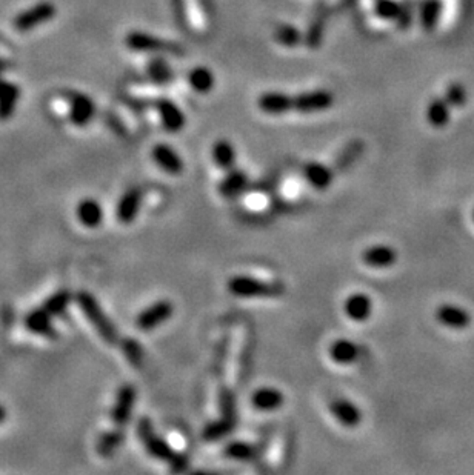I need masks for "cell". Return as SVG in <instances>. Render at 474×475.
<instances>
[{
    "label": "cell",
    "instance_id": "6da1fadb",
    "mask_svg": "<svg viewBox=\"0 0 474 475\" xmlns=\"http://www.w3.org/2000/svg\"><path fill=\"white\" fill-rule=\"evenodd\" d=\"M76 302L79 308L82 309L83 316L87 317V320L95 326V329L100 337L106 341L108 345H118L119 343V331L116 328L114 323L110 320V317L106 316L105 311L100 306V303L96 300V297L88 291H81L76 295Z\"/></svg>",
    "mask_w": 474,
    "mask_h": 475
},
{
    "label": "cell",
    "instance_id": "f546056e",
    "mask_svg": "<svg viewBox=\"0 0 474 475\" xmlns=\"http://www.w3.org/2000/svg\"><path fill=\"white\" fill-rule=\"evenodd\" d=\"M125 440V432L120 430V426L118 430L106 431L104 434H100V437L96 443V449L100 457H111L116 451L120 448V445Z\"/></svg>",
    "mask_w": 474,
    "mask_h": 475
},
{
    "label": "cell",
    "instance_id": "7402d4cb",
    "mask_svg": "<svg viewBox=\"0 0 474 475\" xmlns=\"http://www.w3.org/2000/svg\"><path fill=\"white\" fill-rule=\"evenodd\" d=\"M77 219L87 228H97L104 222V208L95 199H83L76 209Z\"/></svg>",
    "mask_w": 474,
    "mask_h": 475
},
{
    "label": "cell",
    "instance_id": "ac0fdd59",
    "mask_svg": "<svg viewBox=\"0 0 474 475\" xmlns=\"http://www.w3.org/2000/svg\"><path fill=\"white\" fill-rule=\"evenodd\" d=\"M330 411L337 422L345 427H356L361 423L362 412L353 402L347 399H336L330 403Z\"/></svg>",
    "mask_w": 474,
    "mask_h": 475
},
{
    "label": "cell",
    "instance_id": "52a82bcc",
    "mask_svg": "<svg viewBox=\"0 0 474 475\" xmlns=\"http://www.w3.org/2000/svg\"><path fill=\"white\" fill-rule=\"evenodd\" d=\"M174 313V306L169 300H158L145 308L136 318V326L144 332L156 329L162 323L168 322Z\"/></svg>",
    "mask_w": 474,
    "mask_h": 475
},
{
    "label": "cell",
    "instance_id": "74e56055",
    "mask_svg": "<svg viewBox=\"0 0 474 475\" xmlns=\"http://www.w3.org/2000/svg\"><path fill=\"white\" fill-rule=\"evenodd\" d=\"M274 38L284 46H296L300 42V33L291 25H282L277 28Z\"/></svg>",
    "mask_w": 474,
    "mask_h": 475
},
{
    "label": "cell",
    "instance_id": "8992f818",
    "mask_svg": "<svg viewBox=\"0 0 474 475\" xmlns=\"http://www.w3.org/2000/svg\"><path fill=\"white\" fill-rule=\"evenodd\" d=\"M334 105V96L328 90L319 88L299 92L294 96V111L300 114H317L328 111Z\"/></svg>",
    "mask_w": 474,
    "mask_h": 475
},
{
    "label": "cell",
    "instance_id": "60d3db41",
    "mask_svg": "<svg viewBox=\"0 0 474 475\" xmlns=\"http://www.w3.org/2000/svg\"><path fill=\"white\" fill-rule=\"evenodd\" d=\"M473 222H474V209H473Z\"/></svg>",
    "mask_w": 474,
    "mask_h": 475
},
{
    "label": "cell",
    "instance_id": "d590c367",
    "mask_svg": "<svg viewBox=\"0 0 474 475\" xmlns=\"http://www.w3.org/2000/svg\"><path fill=\"white\" fill-rule=\"evenodd\" d=\"M148 74L153 79V82H156V83H168L171 79H173V71H171L169 65L160 57L153 59L150 62Z\"/></svg>",
    "mask_w": 474,
    "mask_h": 475
},
{
    "label": "cell",
    "instance_id": "603a6c76",
    "mask_svg": "<svg viewBox=\"0 0 474 475\" xmlns=\"http://www.w3.org/2000/svg\"><path fill=\"white\" fill-rule=\"evenodd\" d=\"M304 176L307 182L316 190H326L333 183L334 173L330 166L319 162H308L304 166Z\"/></svg>",
    "mask_w": 474,
    "mask_h": 475
},
{
    "label": "cell",
    "instance_id": "7c38bea8",
    "mask_svg": "<svg viewBox=\"0 0 474 475\" xmlns=\"http://www.w3.org/2000/svg\"><path fill=\"white\" fill-rule=\"evenodd\" d=\"M144 200V191L141 188H130L128 191L123 192V196L120 197L118 208H116V215L120 223L130 225L136 220V217L141 211Z\"/></svg>",
    "mask_w": 474,
    "mask_h": 475
},
{
    "label": "cell",
    "instance_id": "836d02e7",
    "mask_svg": "<svg viewBox=\"0 0 474 475\" xmlns=\"http://www.w3.org/2000/svg\"><path fill=\"white\" fill-rule=\"evenodd\" d=\"M122 351L123 355H125L127 360L134 366V368H142L144 364V348L142 345L139 343V341L133 337H128V339H123L122 340Z\"/></svg>",
    "mask_w": 474,
    "mask_h": 475
},
{
    "label": "cell",
    "instance_id": "d6a6232c",
    "mask_svg": "<svg viewBox=\"0 0 474 475\" xmlns=\"http://www.w3.org/2000/svg\"><path fill=\"white\" fill-rule=\"evenodd\" d=\"M372 11H375L376 17L382 19V20H399L400 15L403 13V6L400 3L396 2V0H376L375 8H372Z\"/></svg>",
    "mask_w": 474,
    "mask_h": 475
},
{
    "label": "cell",
    "instance_id": "f1b7e54d",
    "mask_svg": "<svg viewBox=\"0 0 474 475\" xmlns=\"http://www.w3.org/2000/svg\"><path fill=\"white\" fill-rule=\"evenodd\" d=\"M262 454V448L258 445H251L246 441H231L230 445L225 448V455L231 460H240V462H251L256 460Z\"/></svg>",
    "mask_w": 474,
    "mask_h": 475
},
{
    "label": "cell",
    "instance_id": "5bb4252c",
    "mask_svg": "<svg viewBox=\"0 0 474 475\" xmlns=\"http://www.w3.org/2000/svg\"><path fill=\"white\" fill-rule=\"evenodd\" d=\"M436 318L440 325L447 326L449 329L462 331L467 329L471 323V314L467 309L456 305H440L436 311Z\"/></svg>",
    "mask_w": 474,
    "mask_h": 475
},
{
    "label": "cell",
    "instance_id": "83f0119b",
    "mask_svg": "<svg viewBox=\"0 0 474 475\" xmlns=\"http://www.w3.org/2000/svg\"><path fill=\"white\" fill-rule=\"evenodd\" d=\"M20 91L14 83L0 80V120H8L19 102Z\"/></svg>",
    "mask_w": 474,
    "mask_h": 475
},
{
    "label": "cell",
    "instance_id": "d4e9b609",
    "mask_svg": "<svg viewBox=\"0 0 474 475\" xmlns=\"http://www.w3.org/2000/svg\"><path fill=\"white\" fill-rule=\"evenodd\" d=\"M359 346H357L354 341L347 340V339H339L331 343L328 354L331 357V360L337 364L347 366L354 363L357 358H359Z\"/></svg>",
    "mask_w": 474,
    "mask_h": 475
},
{
    "label": "cell",
    "instance_id": "9c48e42d",
    "mask_svg": "<svg viewBox=\"0 0 474 475\" xmlns=\"http://www.w3.org/2000/svg\"><path fill=\"white\" fill-rule=\"evenodd\" d=\"M136 388L133 385H123L116 395V402L111 409V420L118 426H125L133 417L136 404Z\"/></svg>",
    "mask_w": 474,
    "mask_h": 475
},
{
    "label": "cell",
    "instance_id": "2e32d148",
    "mask_svg": "<svg viewBox=\"0 0 474 475\" xmlns=\"http://www.w3.org/2000/svg\"><path fill=\"white\" fill-rule=\"evenodd\" d=\"M25 328L29 332L37 334V336H42L46 339L57 337V331L53 325V316L46 313L42 306L29 311L25 316Z\"/></svg>",
    "mask_w": 474,
    "mask_h": 475
},
{
    "label": "cell",
    "instance_id": "5b68a950",
    "mask_svg": "<svg viewBox=\"0 0 474 475\" xmlns=\"http://www.w3.org/2000/svg\"><path fill=\"white\" fill-rule=\"evenodd\" d=\"M57 8L51 2H39L31 8H27L25 11L19 13L13 20L14 29H18L19 33H27V31L34 29L41 25H45L50 20L56 17Z\"/></svg>",
    "mask_w": 474,
    "mask_h": 475
},
{
    "label": "cell",
    "instance_id": "1f68e13d",
    "mask_svg": "<svg viewBox=\"0 0 474 475\" xmlns=\"http://www.w3.org/2000/svg\"><path fill=\"white\" fill-rule=\"evenodd\" d=\"M236 425L237 422H232V420L221 417L219 420H216V422H211L205 426L204 432H202V437H204L207 441H217L223 437H227L228 434L235 431Z\"/></svg>",
    "mask_w": 474,
    "mask_h": 475
},
{
    "label": "cell",
    "instance_id": "cb8c5ba5",
    "mask_svg": "<svg viewBox=\"0 0 474 475\" xmlns=\"http://www.w3.org/2000/svg\"><path fill=\"white\" fill-rule=\"evenodd\" d=\"M246 185H248V176L245 171L232 168L227 171V176H225V178L221 182L219 192H221V196L225 199H235L246 188Z\"/></svg>",
    "mask_w": 474,
    "mask_h": 475
},
{
    "label": "cell",
    "instance_id": "f35d334b",
    "mask_svg": "<svg viewBox=\"0 0 474 475\" xmlns=\"http://www.w3.org/2000/svg\"><path fill=\"white\" fill-rule=\"evenodd\" d=\"M168 465H169L171 471H174V472H183L186 468H188V458H186L185 454L177 453L176 457H174L173 460H171Z\"/></svg>",
    "mask_w": 474,
    "mask_h": 475
},
{
    "label": "cell",
    "instance_id": "ab89813d",
    "mask_svg": "<svg viewBox=\"0 0 474 475\" xmlns=\"http://www.w3.org/2000/svg\"><path fill=\"white\" fill-rule=\"evenodd\" d=\"M5 418H6V409L2 406V404H0V423H2Z\"/></svg>",
    "mask_w": 474,
    "mask_h": 475
},
{
    "label": "cell",
    "instance_id": "4dcf8cb0",
    "mask_svg": "<svg viewBox=\"0 0 474 475\" xmlns=\"http://www.w3.org/2000/svg\"><path fill=\"white\" fill-rule=\"evenodd\" d=\"M73 300V295L68 290H60L57 292H54L50 295L48 299L43 302L42 308L53 317H60L65 314V311L68 309L69 303Z\"/></svg>",
    "mask_w": 474,
    "mask_h": 475
},
{
    "label": "cell",
    "instance_id": "277c9868",
    "mask_svg": "<svg viewBox=\"0 0 474 475\" xmlns=\"http://www.w3.org/2000/svg\"><path fill=\"white\" fill-rule=\"evenodd\" d=\"M127 48L136 52H165V54H177L181 52V46L174 42L165 41V38L151 36L145 31H131L125 37Z\"/></svg>",
    "mask_w": 474,
    "mask_h": 475
},
{
    "label": "cell",
    "instance_id": "8fae6325",
    "mask_svg": "<svg viewBox=\"0 0 474 475\" xmlns=\"http://www.w3.org/2000/svg\"><path fill=\"white\" fill-rule=\"evenodd\" d=\"M153 160L156 165L165 171L169 176H181L185 169V163L181 155L176 153L174 148H171L167 143H158L151 151Z\"/></svg>",
    "mask_w": 474,
    "mask_h": 475
},
{
    "label": "cell",
    "instance_id": "e0dca14e",
    "mask_svg": "<svg viewBox=\"0 0 474 475\" xmlns=\"http://www.w3.org/2000/svg\"><path fill=\"white\" fill-rule=\"evenodd\" d=\"M344 311L349 320L357 323L367 322L372 313V302L367 294L356 292L347 297L344 303Z\"/></svg>",
    "mask_w": 474,
    "mask_h": 475
},
{
    "label": "cell",
    "instance_id": "e575fe53",
    "mask_svg": "<svg viewBox=\"0 0 474 475\" xmlns=\"http://www.w3.org/2000/svg\"><path fill=\"white\" fill-rule=\"evenodd\" d=\"M445 100L449 104V106L453 108V110H459V108H463L465 104L468 102V92L467 88L463 87L462 83L459 82H453L449 83L447 90H445Z\"/></svg>",
    "mask_w": 474,
    "mask_h": 475
},
{
    "label": "cell",
    "instance_id": "ffe728a7",
    "mask_svg": "<svg viewBox=\"0 0 474 475\" xmlns=\"http://www.w3.org/2000/svg\"><path fill=\"white\" fill-rule=\"evenodd\" d=\"M188 87L197 94H209L216 87V76L208 66H194L186 74Z\"/></svg>",
    "mask_w": 474,
    "mask_h": 475
},
{
    "label": "cell",
    "instance_id": "4fadbf2b",
    "mask_svg": "<svg viewBox=\"0 0 474 475\" xmlns=\"http://www.w3.org/2000/svg\"><path fill=\"white\" fill-rule=\"evenodd\" d=\"M96 114V105L92 99L82 92H76L69 102V122L74 127H87Z\"/></svg>",
    "mask_w": 474,
    "mask_h": 475
},
{
    "label": "cell",
    "instance_id": "ba28073f",
    "mask_svg": "<svg viewBox=\"0 0 474 475\" xmlns=\"http://www.w3.org/2000/svg\"><path fill=\"white\" fill-rule=\"evenodd\" d=\"M259 111L267 115H284L294 111V96L284 91H265L256 100Z\"/></svg>",
    "mask_w": 474,
    "mask_h": 475
},
{
    "label": "cell",
    "instance_id": "8d00e7d4",
    "mask_svg": "<svg viewBox=\"0 0 474 475\" xmlns=\"http://www.w3.org/2000/svg\"><path fill=\"white\" fill-rule=\"evenodd\" d=\"M219 408L222 417L237 422V409H236V399L228 388H222L219 392Z\"/></svg>",
    "mask_w": 474,
    "mask_h": 475
},
{
    "label": "cell",
    "instance_id": "7a4b0ae2",
    "mask_svg": "<svg viewBox=\"0 0 474 475\" xmlns=\"http://www.w3.org/2000/svg\"><path fill=\"white\" fill-rule=\"evenodd\" d=\"M227 286L232 295L240 299H276L286 292L282 282H262L248 276L231 277Z\"/></svg>",
    "mask_w": 474,
    "mask_h": 475
},
{
    "label": "cell",
    "instance_id": "3957f363",
    "mask_svg": "<svg viewBox=\"0 0 474 475\" xmlns=\"http://www.w3.org/2000/svg\"><path fill=\"white\" fill-rule=\"evenodd\" d=\"M137 435L144 443L146 453L153 458H156V460L169 463L176 457V451L169 446V443L165 439H162L159 434H156L148 417H142L137 422Z\"/></svg>",
    "mask_w": 474,
    "mask_h": 475
},
{
    "label": "cell",
    "instance_id": "d6986e66",
    "mask_svg": "<svg viewBox=\"0 0 474 475\" xmlns=\"http://www.w3.org/2000/svg\"><path fill=\"white\" fill-rule=\"evenodd\" d=\"M453 108L445 100V97H434L431 99L425 110V118L428 125L433 128H445L452 119Z\"/></svg>",
    "mask_w": 474,
    "mask_h": 475
},
{
    "label": "cell",
    "instance_id": "44dd1931",
    "mask_svg": "<svg viewBox=\"0 0 474 475\" xmlns=\"http://www.w3.org/2000/svg\"><path fill=\"white\" fill-rule=\"evenodd\" d=\"M285 397L284 394L279 391L277 388H259L258 391H254L251 395V403L256 409L259 411H276L281 409L284 406Z\"/></svg>",
    "mask_w": 474,
    "mask_h": 475
},
{
    "label": "cell",
    "instance_id": "9a60e30c",
    "mask_svg": "<svg viewBox=\"0 0 474 475\" xmlns=\"http://www.w3.org/2000/svg\"><path fill=\"white\" fill-rule=\"evenodd\" d=\"M362 262L370 268L386 269L398 262V253L390 245H375L362 253Z\"/></svg>",
    "mask_w": 474,
    "mask_h": 475
},
{
    "label": "cell",
    "instance_id": "4316f807",
    "mask_svg": "<svg viewBox=\"0 0 474 475\" xmlns=\"http://www.w3.org/2000/svg\"><path fill=\"white\" fill-rule=\"evenodd\" d=\"M211 157L221 169L230 171L236 165V148L230 140L219 139L211 148Z\"/></svg>",
    "mask_w": 474,
    "mask_h": 475
},
{
    "label": "cell",
    "instance_id": "30bf717a",
    "mask_svg": "<svg viewBox=\"0 0 474 475\" xmlns=\"http://www.w3.org/2000/svg\"><path fill=\"white\" fill-rule=\"evenodd\" d=\"M156 110H158L162 127L165 131L181 132L185 128V125H186L185 113L173 102V100H169V99L158 100Z\"/></svg>",
    "mask_w": 474,
    "mask_h": 475
},
{
    "label": "cell",
    "instance_id": "484cf974",
    "mask_svg": "<svg viewBox=\"0 0 474 475\" xmlns=\"http://www.w3.org/2000/svg\"><path fill=\"white\" fill-rule=\"evenodd\" d=\"M417 13L421 27L425 31H433L440 22L442 13H444V2L442 0H422Z\"/></svg>",
    "mask_w": 474,
    "mask_h": 475
}]
</instances>
